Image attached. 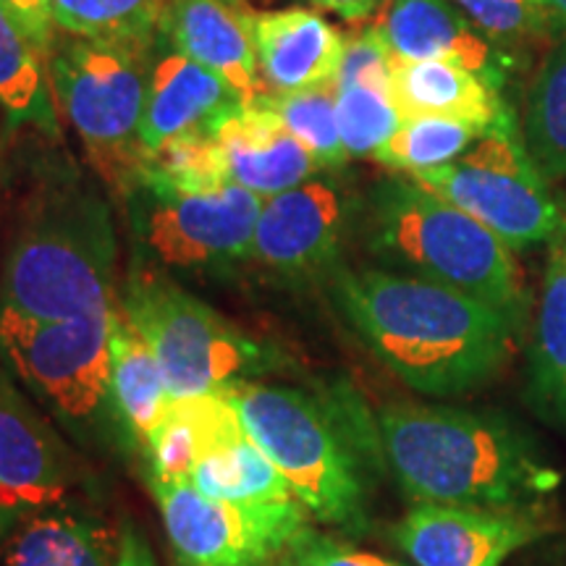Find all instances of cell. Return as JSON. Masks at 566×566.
<instances>
[{
	"mask_svg": "<svg viewBox=\"0 0 566 566\" xmlns=\"http://www.w3.org/2000/svg\"><path fill=\"white\" fill-rule=\"evenodd\" d=\"M118 304L153 349L174 401L218 396L283 365L279 352L160 273H134Z\"/></svg>",
	"mask_w": 566,
	"mask_h": 566,
	"instance_id": "6",
	"label": "cell"
},
{
	"mask_svg": "<svg viewBox=\"0 0 566 566\" xmlns=\"http://www.w3.org/2000/svg\"><path fill=\"white\" fill-rule=\"evenodd\" d=\"M263 197L229 187L205 195H153L139 210V239L153 260L176 271H218L250 258Z\"/></svg>",
	"mask_w": 566,
	"mask_h": 566,
	"instance_id": "11",
	"label": "cell"
},
{
	"mask_svg": "<svg viewBox=\"0 0 566 566\" xmlns=\"http://www.w3.org/2000/svg\"><path fill=\"white\" fill-rule=\"evenodd\" d=\"M48 84V59L19 30L17 21L0 9V111L13 124L51 126L55 116Z\"/></svg>",
	"mask_w": 566,
	"mask_h": 566,
	"instance_id": "26",
	"label": "cell"
},
{
	"mask_svg": "<svg viewBox=\"0 0 566 566\" xmlns=\"http://www.w3.org/2000/svg\"><path fill=\"white\" fill-rule=\"evenodd\" d=\"M409 179L475 218L509 250L556 242L566 233L546 176L537 171L525 142L516 137L512 113L491 126L459 160Z\"/></svg>",
	"mask_w": 566,
	"mask_h": 566,
	"instance_id": "9",
	"label": "cell"
},
{
	"mask_svg": "<svg viewBox=\"0 0 566 566\" xmlns=\"http://www.w3.org/2000/svg\"><path fill=\"white\" fill-rule=\"evenodd\" d=\"M233 412L244 433L271 457L310 516L346 530L365 525V478L359 449L328 401L292 386L244 380L231 386Z\"/></svg>",
	"mask_w": 566,
	"mask_h": 566,
	"instance_id": "5",
	"label": "cell"
},
{
	"mask_svg": "<svg viewBox=\"0 0 566 566\" xmlns=\"http://www.w3.org/2000/svg\"><path fill=\"white\" fill-rule=\"evenodd\" d=\"M155 40L55 42L48 71L61 111L80 134L92 163L116 187L139 184L145 145L147 84L155 63Z\"/></svg>",
	"mask_w": 566,
	"mask_h": 566,
	"instance_id": "7",
	"label": "cell"
},
{
	"mask_svg": "<svg viewBox=\"0 0 566 566\" xmlns=\"http://www.w3.org/2000/svg\"><path fill=\"white\" fill-rule=\"evenodd\" d=\"M525 147L546 179H566V40L546 55L527 95Z\"/></svg>",
	"mask_w": 566,
	"mask_h": 566,
	"instance_id": "27",
	"label": "cell"
},
{
	"mask_svg": "<svg viewBox=\"0 0 566 566\" xmlns=\"http://www.w3.org/2000/svg\"><path fill=\"white\" fill-rule=\"evenodd\" d=\"M338 90L336 113L344 150L352 158L378 155L380 147L405 124L394 92L367 87V84H344Z\"/></svg>",
	"mask_w": 566,
	"mask_h": 566,
	"instance_id": "31",
	"label": "cell"
},
{
	"mask_svg": "<svg viewBox=\"0 0 566 566\" xmlns=\"http://www.w3.org/2000/svg\"><path fill=\"white\" fill-rule=\"evenodd\" d=\"M221 3L229 6L233 11H250V6H247V0H221Z\"/></svg>",
	"mask_w": 566,
	"mask_h": 566,
	"instance_id": "39",
	"label": "cell"
},
{
	"mask_svg": "<svg viewBox=\"0 0 566 566\" xmlns=\"http://www.w3.org/2000/svg\"><path fill=\"white\" fill-rule=\"evenodd\" d=\"M0 9L17 21L19 30L30 38L38 51L51 59L55 48V17L53 0H0Z\"/></svg>",
	"mask_w": 566,
	"mask_h": 566,
	"instance_id": "35",
	"label": "cell"
},
{
	"mask_svg": "<svg viewBox=\"0 0 566 566\" xmlns=\"http://www.w3.org/2000/svg\"><path fill=\"white\" fill-rule=\"evenodd\" d=\"M378 449L415 504L530 512L558 488V472L501 415L424 401L380 409Z\"/></svg>",
	"mask_w": 566,
	"mask_h": 566,
	"instance_id": "2",
	"label": "cell"
},
{
	"mask_svg": "<svg viewBox=\"0 0 566 566\" xmlns=\"http://www.w3.org/2000/svg\"><path fill=\"white\" fill-rule=\"evenodd\" d=\"M116 566H158L150 543H147L145 535L137 533L134 527H124Z\"/></svg>",
	"mask_w": 566,
	"mask_h": 566,
	"instance_id": "37",
	"label": "cell"
},
{
	"mask_svg": "<svg viewBox=\"0 0 566 566\" xmlns=\"http://www.w3.org/2000/svg\"><path fill=\"white\" fill-rule=\"evenodd\" d=\"M273 566H405L373 551L354 548L349 543L317 533L307 527L296 541L283 551Z\"/></svg>",
	"mask_w": 566,
	"mask_h": 566,
	"instance_id": "34",
	"label": "cell"
},
{
	"mask_svg": "<svg viewBox=\"0 0 566 566\" xmlns=\"http://www.w3.org/2000/svg\"><path fill=\"white\" fill-rule=\"evenodd\" d=\"M111 313L34 321L0 307V354L13 378L71 433L116 420L111 399Z\"/></svg>",
	"mask_w": 566,
	"mask_h": 566,
	"instance_id": "8",
	"label": "cell"
},
{
	"mask_svg": "<svg viewBox=\"0 0 566 566\" xmlns=\"http://www.w3.org/2000/svg\"><path fill=\"white\" fill-rule=\"evenodd\" d=\"M367 242L396 273L457 289L522 321L525 289L512 250L415 179H388L375 189Z\"/></svg>",
	"mask_w": 566,
	"mask_h": 566,
	"instance_id": "3",
	"label": "cell"
},
{
	"mask_svg": "<svg viewBox=\"0 0 566 566\" xmlns=\"http://www.w3.org/2000/svg\"><path fill=\"white\" fill-rule=\"evenodd\" d=\"M76 485L66 443L0 373V546L32 516L69 506Z\"/></svg>",
	"mask_w": 566,
	"mask_h": 566,
	"instance_id": "12",
	"label": "cell"
},
{
	"mask_svg": "<svg viewBox=\"0 0 566 566\" xmlns=\"http://www.w3.org/2000/svg\"><path fill=\"white\" fill-rule=\"evenodd\" d=\"M116 226L87 189L53 195L19 231L6 260L0 307L34 321H69L116 307Z\"/></svg>",
	"mask_w": 566,
	"mask_h": 566,
	"instance_id": "4",
	"label": "cell"
},
{
	"mask_svg": "<svg viewBox=\"0 0 566 566\" xmlns=\"http://www.w3.org/2000/svg\"><path fill=\"white\" fill-rule=\"evenodd\" d=\"M168 0H53L55 27L74 38L158 40Z\"/></svg>",
	"mask_w": 566,
	"mask_h": 566,
	"instance_id": "29",
	"label": "cell"
},
{
	"mask_svg": "<svg viewBox=\"0 0 566 566\" xmlns=\"http://www.w3.org/2000/svg\"><path fill=\"white\" fill-rule=\"evenodd\" d=\"M334 300L354 334L424 396L485 386L512 357L520 323L475 296L396 271H338Z\"/></svg>",
	"mask_w": 566,
	"mask_h": 566,
	"instance_id": "1",
	"label": "cell"
},
{
	"mask_svg": "<svg viewBox=\"0 0 566 566\" xmlns=\"http://www.w3.org/2000/svg\"><path fill=\"white\" fill-rule=\"evenodd\" d=\"M242 103L229 82L171 48L153 63L142 118V145L145 150H153L184 132H210L226 113Z\"/></svg>",
	"mask_w": 566,
	"mask_h": 566,
	"instance_id": "19",
	"label": "cell"
},
{
	"mask_svg": "<svg viewBox=\"0 0 566 566\" xmlns=\"http://www.w3.org/2000/svg\"><path fill=\"white\" fill-rule=\"evenodd\" d=\"M187 480L208 499L226 504L273 506L296 501L289 480L247 433L202 454Z\"/></svg>",
	"mask_w": 566,
	"mask_h": 566,
	"instance_id": "24",
	"label": "cell"
},
{
	"mask_svg": "<svg viewBox=\"0 0 566 566\" xmlns=\"http://www.w3.org/2000/svg\"><path fill=\"white\" fill-rule=\"evenodd\" d=\"M394 53L388 51L378 27H370V30L359 32L357 38L346 40L342 66H338L336 74V87L367 84V87L394 92Z\"/></svg>",
	"mask_w": 566,
	"mask_h": 566,
	"instance_id": "33",
	"label": "cell"
},
{
	"mask_svg": "<svg viewBox=\"0 0 566 566\" xmlns=\"http://www.w3.org/2000/svg\"><path fill=\"white\" fill-rule=\"evenodd\" d=\"M451 3H457L472 24L499 45L525 42L546 24V17L535 9L533 0H451Z\"/></svg>",
	"mask_w": 566,
	"mask_h": 566,
	"instance_id": "32",
	"label": "cell"
},
{
	"mask_svg": "<svg viewBox=\"0 0 566 566\" xmlns=\"http://www.w3.org/2000/svg\"><path fill=\"white\" fill-rule=\"evenodd\" d=\"M485 132V126L462 118L412 116L405 118L399 132L380 147L375 158L409 176L436 171L462 158Z\"/></svg>",
	"mask_w": 566,
	"mask_h": 566,
	"instance_id": "28",
	"label": "cell"
},
{
	"mask_svg": "<svg viewBox=\"0 0 566 566\" xmlns=\"http://www.w3.org/2000/svg\"><path fill=\"white\" fill-rule=\"evenodd\" d=\"M346 229L349 202L342 189L310 179L263 202L250 260L281 279H310L336 263Z\"/></svg>",
	"mask_w": 566,
	"mask_h": 566,
	"instance_id": "14",
	"label": "cell"
},
{
	"mask_svg": "<svg viewBox=\"0 0 566 566\" xmlns=\"http://www.w3.org/2000/svg\"><path fill=\"white\" fill-rule=\"evenodd\" d=\"M210 134L223 153L229 181L263 200L300 187L321 171V163L304 150L263 97L237 105Z\"/></svg>",
	"mask_w": 566,
	"mask_h": 566,
	"instance_id": "15",
	"label": "cell"
},
{
	"mask_svg": "<svg viewBox=\"0 0 566 566\" xmlns=\"http://www.w3.org/2000/svg\"><path fill=\"white\" fill-rule=\"evenodd\" d=\"M307 3L315 6V9L336 13V17L342 19L359 21L380 13L391 0H307Z\"/></svg>",
	"mask_w": 566,
	"mask_h": 566,
	"instance_id": "36",
	"label": "cell"
},
{
	"mask_svg": "<svg viewBox=\"0 0 566 566\" xmlns=\"http://www.w3.org/2000/svg\"><path fill=\"white\" fill-rule=\"evenodd\" d=\"M247 27L268 92H302L336 82L346 40L321 13L250 11Z\"/></svg>",
	"mask_w": 566,
	"mask_h": 566,
	"instance_id": "17",
	"label": "cell"
},
{
	"mask_svg": "<svg viewBox=\"0 0 566 566\" xmlns=\"http://www.w3.org/2000/svg\"><path fill=\"white\" fill-rule=\"evenodd\" d=\"M533 3L546 19H556L566 24V0H533Z\"/></svg>",
	"mask_w": 566,
	"mask_h": 566,
	"instance_id": "38",
	"label": "cell"
},
{
	"mask_svg": "<svg viewBox=\"0 0 566 566\" xmlns=\"http://www.w3.org/2000/svg\"><path fill=\"white\" fill-rule=\"evenodd\" d=\"M543 535L530 512L443 504H415L394 527L396 548L415 566H504Z\"/></svg>",
	"mask_w": 566,
	"mask_h": 566,
	"instance_id": "13",
	"label": "cell"
},
{
	"mask_svg": "<svg viewBox=\"0 0 566 566\" xmlns=\"http://www.w3.org/2000/svg\"><path fill=\"white\" fill-rule=\"evenodd\" d=\"M380 38L399 61H449L501 90L504 69L488 34L451 0H391L380 11Z\"/></svg>",
	"mask_w": 566,
	"mask_h": 566,
	"instance_id": "16",
	"label": "cell"
},
{
	"mask_svg": "<svg viewBox=\"0 0 566 566\" xmlns=\"http://www.w3.org/2000/svg\"><path fill=\"white\" fill-rule=\"evenodd\" d=\"M111 399L124 436L147 454L171 415L174 396L153 349L118 302L111 315Z\"/></svg>",
	"mask_w": 566,
	"mask_h": 566,
	"instance_id": "20",
	"label": "cell"
},
{
	"mask_svg": "<svg viewBox=\"0 0 566 566\" xmlns=\"http://www.w3.org/2000/svg\"><path fill=\"white\" fill-rule=\"evenodd\" d=\"M221 147L210 132H184L145 150L137 187L153 195H205L229 187Z\"/></svg>",
	"mask_w": 566,
	"mask_h": 566,
	"instance_id": "25",
	"label": "cell"
},
{
	"mask_svg": "<svg viewBox=\"0 0 566 566\" xmlns=\"http://www.w3.org/2000/svg\"><path fill=\"white\" fill-rule=\"evenodd\" d=\"M530 405L566 430V237L551 250L535 342L530 352Z\"/></svg>",
	"mask_w": 566,
	"mask_h": 566,
	"instance_id": "23",
	"label": "cell"
},
{
	"mask_svg": "<svg viewBox=\"0 0 566 566\" xmlns=\"http://www.w3.org/2000/svg\"><path fill=\"white\" fill-rule=\"evenodd\" d=\"M263 103L294 134L296 142L321 163V168H336L349 158L338 132L336 82L302 92H265Z\"/></svg>",
	"mask_w": 566,
	"mask_h": 566,
	"instance_id": "30",
	"label": "cell"
},
{
	"mask_svg": "<svg viewBox=\"0 0 566 566\" xmlns=\"http://www.w3.org/2000/svg\"><path fill=\"white\" fill-rule=\"evenodd\" d=\"M394 101L401 116L462 118L491 129L506 116L499 90L449 61H394Z\"/></svg>",
	"mask_w": 566,
	"mask_h": 566,
	"instance_id": "21",
	"label": "cell"
},
{
	"mask_svg": "<svg viewBox=\"0 0 566 566\" xmlns=\"http://www.w3.org/2000/svg\"><path fill=\"white\" fill-rule=\"evenodd\" d=\"M247 13L229 9L221 0H168L160 38L229 82L244 103H252L268 87L260 80Z\"/></svg>",
	"mask_w": 566,
	"mask_h": 566,
	"instance_id": "18",
	"label": "cell"
},
{
	"mask_svg": "<svg viewBox=\"0 0 566 566\" xmlns=\"http://www.w3.org/2000/svg\"><path fill=\"white\" fill-rule=\"evenodd\" d=\"M122 535L74 504L38 514L3 543L0 566H116Z\"/></svg>",
	"mask_w": 566,
	"mask_h": 566,
	"instance_id": "22",
	"label": "cell"
},
{
	"mask_svg": "<svg viewBox=\"0 0 566 566\" xmlns=\"http://www.w3.org/2000/svg\"><path fill=\"white\" fill-rule=\"evenodd\" d=\"M150 488L179 566H273L310 527L300 501L226 504L171 478H150Z\"/></svg>",
	"mask_w": 566,
	"mask_h": 566,
	"instance_id": "10",
	"label": "cell"
}]
</instances>
